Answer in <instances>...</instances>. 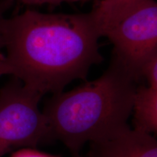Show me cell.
<instances>
[{"label": "cell", "instance_id": "cell-12", "mask_svg": "<svg viewBox=\"0 0 157 157\" xmlns=\"http://www.w3.org/2000/svg\"><path fill=\"white\" fill-rule=\"evenodd\" d=\"M4 75H5V71H4L3 67H2V66L1 63H0V76H4Z\"/></svg>", "mask_w": 157, "mask_h": 157}, {"label": "cell", "instance_id": "cell-4", "mask_svg": "<svg viewBox=\"0 0 157 157\" xmlns=\"http://www.w3.org/2000/svg\"><path fill=\"white\" fill-rule=\"evenodd\" d=\"M42 98L15 78L0 89V157L52 140L39 107Z\"/></svg>", "mask_w": 157, "mask_h": 157}, {"label": "cell", "instance_id": "cell-2", "mask_svg": "<svg viewBox=\"0 0 157 157\" xmlns=\"http://www.w3.org/2000/svg\"><path fill=\"white\" fill-rule=\"evenodd\" d=\"M139 82L112 56L99 78L54 94L47 101L42 113L51 139L76 156L86 143L127 124Z\"/></svg>", "mask_w": 157, "mask_h": 157}, {"label": "cell", "instance_id": "cell-7", "mask_svg": "<svg viewBox=\"0 0 157 157\" xmlns=\"http://www.w3.org/2000/svg\"><path fill=\"white\" fill-rule=\"evenodd\" d=\"M134 0H101L91 11L98 26L119 13Z\"/></svg>", "mask_w": 157, "mask_h": 157}, {"label": "cell", "instance_id": "cell-1", "mask_svg": "<svg viewBox=\"0 0 157 157\" xmlns=\"http://www.w3.org/2000/svg\"><path fill=\"white\" fill-rule=\"evenodd\" d=\"M4 48L0 63L5 75L42 95L63 91L103 60L101 38L91 12L48 14L27 10L3 19Z\"/></svg>", "mask_w": 157, "mask_h": 157}, {"label": "cell", "instance_id": "cell-9", "mask_svg": "<svg viewBox=\"0 0 157 157\" xmlns=\"http://www.w3.org/2000/svg\"><path fill=\"white\" fill-rule=\"evenodd\" d=\"M10 157H60L47 153L39 151L33 148H23L18 149L13 153Z\"/></svg>", "mask_w": 157, "mask_h": 157}, {"label": "cell", "instance_id": "cell-11", "mask_svg": "<svg viewBox=\"0 0 157 157\" xmlns=\"http://www.w3.org/2000/svg\"><path fill=\"white\" fill-rule=\"evenodd\" d=\"M19 1L27 5H40L48 4V5L56 6L63 2H75L82 0H19Z\"/></svg>", "mask_w": 157, "mask_h": 157}, {"label": "cell", "instance_id": "cell-3", "mask_svg": "<svg viewBox=\"0 0 157 157\" xmlns=\"http://www.w3.org/2000/svg\"><path fill=\"white\" fill-rule=\"evenodd\" d=\"M98 29L113 44V56L140 82L144 66L157 56L156 2L134 0Z\"/></svg>", "mask_w": 157, "mask_h": 157}, {"label": "cell", "instance_id": "cell-13", "mask_svg": "<svg viewBox=\"0 0 157 157\" xmlns=\"http://www.w3.org/2000/svg\"><path fill=\"white\" fill-rule=\"evenodd\" d=\"M74 157H81L79 156V154H78V155H76V156H74Z\"/></svg>", "mask_w": 157, "mask_h": 157}, {"label": "cell", "instance_id": "cell-6", "mask_svg": "<svg viewBox=\"0 0 157 157\" xmlns=\"http://www.w3.org/2000/svg\"><path fill=\"white\" fill-rule=\"evenodd\" d=\"M133 129L153 135L157 131V89L137 86L133 100Z\"/></svg>", "mask_w": 157, "mask_h": 157}, {"label": "cell", "instance_id": "cell-5", "mask_svg": "<svg viewBox=\"0 0 157 157\" xmlns=\"http://www.w3.org/2000/svg\"><path fill=\"white\" fill-rule=\"evenodd\" d=\"M89 144V157H157L153 135L130 128L128 124Z\"/></svg>", "mask_w": 157, "mask_h": 157}, {"label": "cell", "instance_id": "cell-8", "mask_svg": "<svg viewBox=\"0 0 157 157\" xmlns=\"http://www.w3.org/2000/svg\"><path fill=\"white\" fill-rule=\"evenodd\" d=\"M142 77L147 85L157 89V56L151 59L144 66Z\"/></svg>", "mask_w": 157, "mask_h": 157}, {"label": "cell", "instance_id": "cell-10", "mask_svg": "<svg viewBox=\"0 0 157 157\" xmlns=\"http://www.w3.org/2000/svg\"><path fill=\"white\" fill-rule=\"evenodd\" d=\"M13 2H14V0H0V52L2 49L4 48L2 34L1 32V24L3 19L5 17V13L13 6Z\"/></svg>", "mask_w": 157, "mask_h": 157}]
</instances>
